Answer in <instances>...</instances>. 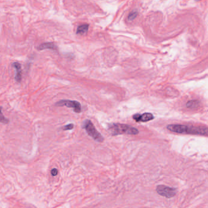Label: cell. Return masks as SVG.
I'll use <instances>...</instances> for the list:
<instances>
[{
	"instance_id": "cell-1",
	"label": "cell",
	"mask_w": 208,
	"mask_h": 208,
	"mask_svg": "<svg viewBox=\"0 0 208 208\" xmlns=\"http://www.w3.org/2000/svg\"><path fill=\"white\" fill-rule=\"evenodd\" d=\"M167 128L170 132L181 133L196 135L208 136V128L205 127H196L192 125L170 124L167 125Z\"/></svg>"
},
{
	"instance_id": "cell-12",
	"label": "cell",
	"mask_w": 208,
	"mask_h": 208,
	"mask_svg": "<svg viewBox=\"0 0 208 208\" xmlns=\"http://www.w3.org/2000/svg\"><path fill=\"white\" fill-rule=\"evenodd\" d=\"M138 16V12L136 11H133L130 12L128 16V20L129 21H132L133 20L136 16Z\"/></svg>"
},
{
	"instance_id": "cell-5",
	"label": "cell",
	"mask_w": 208,
	"mask_h": 208,
	"mask_svg": "<svg viewBox=\"0 0 208 208\" xmlns=\"http://www.w3.org/2000/svg\"><path fill=\"white\" fill-rule=\"evenodd\" d=\"M55 105L57 107L66 106L68 108H72L74 111L77 113H79L81 112V105L79 102L76 100H62L57 102Z\"/></svg>"
},
{
	"instance_id": "cell-2",
	"label": "cell",
	"mask_w": 208,
	"mask_h": 208,
	"mask_svg": "<svg viewBox=\"0 0 208 208\" xmlns=\"http://www.w3.org/2000/svg\"><path fill=\"white\" fill-rule=\"evenodd\" d=\"M109 130L111 135L116 136L118 135H136L139 133V130L130 125L121 124H112L109 125Z\"/></svg>"
},
{
	"instance_id": "cell-7",
	"label": "cell",
	"mask_w": 208,
	"mask_h": 208,
	"mask_svg": "<svg viewBox=\"0 0 208 208\" xmlns=\"http://www.w3.org/2000/svg\"><path fill=\"white\" fill-rule=\"evenodd\" d=\"M12 67L16 70V74L15 76V81L20 83L22 80V69L20 63L18 62H14L12 63Z\"/></svg>"
},
{
	"instance_id": "cell-14",
	"label": "cell",
	"mask_w": 208,
	"mask_h": 208,
	"mask_svg": "<svg viewBox=\"0 0 208 208\" xmlns=\"http://www.w3.org/2000/svg\"><path fill=\"white\" fill-rule=\"evenodd\" d=\"M51 175H53V176H56L57 174H58V170H57V169H53L52 170H51Z\"/></svg>"
},
{
	"instance_id": "cell-9",
	"label": "cell",
	"mask_w": 208,
	"mask_h": 208,
	"mask_svg": "<svg viewBox=\"0 0 208 208\" xmlns=\"http://www.w3.org/2000/svg\"><path fill=\"white\" fill-rule=\"evenodd\" d=\"M88 28H89V25L87 24L80 25L77 29L76 33L77 34H79V35H84L87 32L88 30Z\"/></svg>"
},
{
	"instance_id": "cell-10",
	"label": "cell",
	"mask_w": 208,
	"mask_h": 208,
	"mask_svg": "<svg viewBox=\"0 0 208 208\" xmlns=\"http://www.w3.org/2000/svg\"><path fill=\"white\" fill-rule=\"evenodd\" d=\"M199 105V102L197 100H191L187 103V107L189 109H195Z\"/></svg>"
},
{
	"instance_id": "cell-3",
	"label": "cell",
	"mask_w": 208,
	"mask_h": 208,
	"mask_svg": "<svg viewBox=\"0 0 208 208\" xmlns=\"http://www.w3.org/2000/svg\"><path fill=\"white\" fill-rule=\"evenodd\" d=\"M83 128L85 129L86 132L89 136L92 137L93 139L99 142H102L104 141V138L101 135V134L96 129L95 127L90 120H86L83 124Z\"/></svg>"
},
{
	"instance_id": "cell-6",
	"label": "cell",
	"mask_w": 208,
	"mask_h": 208,
	"mask_svg": "<svg viewBox=\"0 0 208 208\" xmlns=\"http://www.w3.org/2000/svg\"><path fill=\"white\" fill-rule=\"evenodd\" d=\"M133 118L138 122H146L153 120L154 119V116L150 113H144L142 114L136 113L133 116Z\"/></svg>"
},
{
	"instance_id": "cell-11",
	"label": "cell",
	"mask_w": 208,
	"mask_h": 208,
	"mask_svg": "<svg viewBox=\"0 0 208 208\" xmlns=\"http://www.w3.org/2000/svg\"><path fill=\"white\" fill-rule=\"evenodd\" d=\"M0 122L4 124H7L9 122V120L2 114L1 107H0Z\"/></svg>"
},
{
	"instance_id": "cell-4",
	"label": "cell",
	"mask_w": 208,
	"mask_h": 208,
	"mask_svg": "<svg viewBox=\"0 0 208 208\" xmlns=\"http://www.w3.org/2000/svg\"><path fill=\"white\" fill-rule=\"evenodd\" d=\"M156 191V192L159 195L164 196L167 198H171L175 196L177 192V190L176 188L170 187L163 184L157 186Z\"/></svg>"
},
{
	"instance_id": "cell-8",
	"label": "cell",
	"mask_w": 208,
	"mask_h": 208,
	"mask_svg": "<svg viewBox=\"0 0 208 208\" xmlns=\"http://www.w3.org/2000/svg\"><path fill=\"white\" fill-rule=\"evenodd\" d=\"M37 49L39 51H42L44 49H52V50H57V47L56 44L53 43L48 42V43H42L40 45H39L37 48Z\"/></svg>"
},
{
	"instance_id": "cell-15",
	"label": "cell",
	"mask_w": 208,
	"mask_h": 208,
	"mask_svg": "<svg viewBox=\"0 0 208 208\" xmlns=\"http://www.w3.org/2000/svg\"><path fill=\"white\" fill-rule=\"evenodd\" d=\"M196 1H200V0H196Z\"/></svg>"
},
{
	"instance_id": "cell-13",
	"label": "cell",
	"mask_w": 208,
	"mask_h": 208,
	"mask_svg": "<svg viewBox=\"0 0 208 208\" xmlns=\"http://www.w3.org/2000/svg\"><path fill=\"white\" fill-rule=\"evenodd\" d=\"M74 128V124H69L68 125H65L63 127V130H70Z\"/></svg>"
}]
</instances>
